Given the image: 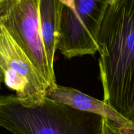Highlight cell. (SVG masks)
<instances>
[{"instance_id":"obj_3","label":"cell","mask_w":134,"mask_h":134,"mask_svg":"<svg viewBox=\"0 0 134 134\" xmlns=\"http://www.w3.org/2000/svg\"><path fill=\"white\" fill-rule=\"evenodd\" d=\"M40 3L41 0H0V25L30 57L49 89L57 84L41 33Z\"/></svg>"},{"instance_id":"obj_4","label":"cell","mask_w":134,"mask_h":134,"mask_svg":"<svg viewBox=\"0 0 134 134\" xmlns=\"http://www.w3.org/2000/svg\"><path fill=\"white\" fill-rule=\"evenodd\" d=\"M110 0H75V11L64 5L58 50L67 59L98 52V36Z\"/></svg>"},{"instance_id":"obj_6","label":"cell","mask_w":134,"mask_h":134,"mask_svg":"<svg viewBox=\"0 0 134 134\" xmlns=\"http://www.w3.org/2000/svg\"><path fill=\"white\" fill-rule=\"evenodd\" d=\"M46 97L71 106L76 109L90 113L109 119L119 126H132V121L104 102L70 87L57 85L47 90Z\"/></svg>"},{"instance_id":"obj_7","label":"cell","mask_w":134,"mask_h":134,"mask_svg":"<svg viewBox=\"0 0 134 134\" xmlns=\"http://www.w3.org/2000/svg\"><path fill=\"white\" fill-rule=\"evenodd\" d=\"M64 4L60 0H41L40 27L50 69L53 73L54 54L60 38V26Z\"/></svg>"},{"instance_id":"obj_5","label":"cell","mask_w":134,"mask_h":134,"mask_svg":"<svg viewBox=\"0 0 134 134\" xmlns=\"http://www.w3.org/2000/svg\"><path fill=\"white\" fill-rule=\"evenodd\" d=\"M0 78L16 92L22 105L34 107L46 98L48 86L27 54L0 25Z\"/></svg>"},{"instance_id":"obj_8","label":"cell","mask_w":134,"mask_h":134,"mask_svg":"<svg viewBox=\"0 0 134 134\" xmlns=\"http://www.w3.org/2000/svg\"><path fill=\"white\" fill-rule=\"evenodd\" d=\"M101 134H134V125L132 126H119L111 120L103 118Z\"/></svg>"},{"instance_id":"obj_10","label":"cell","mask_w":134,"mask_h":134,"mask_svg":"<svg viewBox=\"0 0 134 134\" xmlns=\"http://www.w3.org/2000/svg\"><path fill=\"white\" fill-rule=\"evenodd\" d=\"M128 119H129L130 121H132V123L134 124V110L133 111V112L132 113V114H131V115L128 116Z\"/></svg>"},{"instance_id":"obj_1","label":"cell","mask_w":134,"mask_h":134,"mask_svg":"<svg viewBox=\"0 0 134 134\" xmlns=\"http://www.w3.org/2000/svg\"><path fill=\"white\" fill-rule=\"evenodd\" d=\"M98 45L103 101L128 119L134 110V0H110Z\"/></svg>"},{"instance_id":"obj_9","label":"cell","mask_w":134,"mask_h":134,"mask_svg":"<svg viewBox=\"0 0 134 134\" xmlns=\"http://www.w3.org/2000/svg\"><path fill=\"white\" fill-rule=\"evenodd\" d=\"M64 5L68 7L71 9L75 11V0H60Z\"/></svg>"},{"instance_id":"obj_2","label":"cell","mask_w":134,"mask_h":134,"mask_svg":"<svg viewBox=\"0 0 134 134\" xmlns=\"http://www.w3.org/2000/svg\"><path fill=\"white\" fill-rule=\"evenodd\" d=\"M103 119L47 97L34 107L14 95L0 98V125L13 134H101Z\"/></svg>"}]
</instances>
